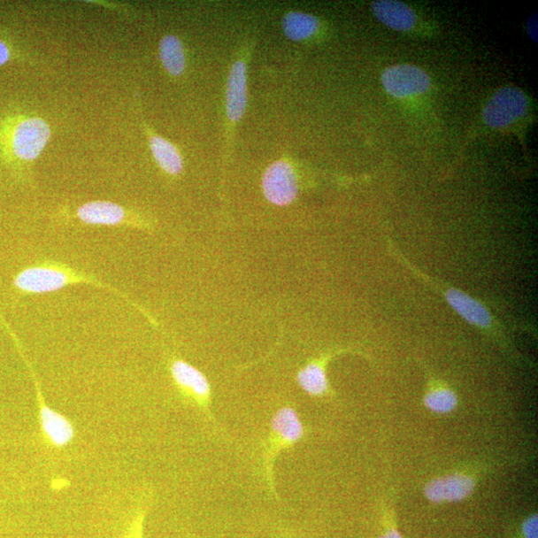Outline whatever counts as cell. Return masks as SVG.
<instances>
[{
	"label": "cell",
	"instance_id": "23",
	"mask_svg": "<svg viewBox=\"0 0 538 538\" xmlns=\"http://www.w3.org/2000/svg\"><path fill=\"white\" fill-rule=\"evenodd\" d=\"M276 538H297L296 535H292L287 529L279 528L276 530Z\"/></svg>",
	"mask_w": 538,
	"mask_h": 538
},
{
	"label": "cell",
	"instance_id": "19",
	"mask_svg": "<svg viewBox=\"0 0 538 538\" xmlns=\"http://www.w3.org/2000/svg\"><path fill=\"white\" fill-rule=\"evenodd\" d=\"M147 511L141 509L130 522L123 538H144V522Z\"/></svg>",
	"mask_w": 538,
	"mask_h": 538
},
{
	"label": "cell",
	"instance_id": "22",
	"mask_svg": "<svg viewBox=\"0 0 538 538\" xmlns=\"http://www.w3.org/2000/svg\"><path fill=\"white\" fill-rule=\"evenodd\" d=\"M10 60V50L7 46L0 41V66L5 65Z\"/></svg>",
	"mask_w": 538,
	"mask_h": 538
},
{
	"label": "cell",
	"instance_id": "5",
	"mask_svg": "<svg viewBox=\"0 0 538 538\" xmlns=\"http://www.w3.org/2000/svg\"><path fill=\"white\" fill-rule=\"evenodd\" d=\"M381 81L386 92L398 99L421 95L428 91L431 86L429 75L421 68L411 65L388 67Z\"/></svg>",
	"mask_w": 538,
	"mask_h": 538
},
{
	"label": "cell",
	"instance_id": "16",
	"mask_svg": "<svg viewBox=\"0 0 538 538\" xmlns=\"http://www.w3.org/2000/svg\"><path fill=\"white\" fill-rule=\"evenodd\" d=\"M150 147L160 167L170 175H179L183 171V159L175 146L160 136L150 140Z\"/></svg>",
	"mask_w": 538,
	"mask_h": 538
},
{
	"label": "cell",
	"instance_id": "2",
	"mask_svg": "<svg viewBox=\"0 0 538 538\" xmlns=\"http://www.w3.org/2000/svg\"><path fill=\"white\" fill-rule=\"evenodd\" d=\"M305 428L296 410L282 407L275 412L271 422V430L264 445L263 461L269 493L280 500L274 480V464L282 450L294 449L303 440Z\"/></svg>",
	"mask_w": 538,
	"mask_h": 538
},
{
	"label": "cell",
	"instance_id": "10",
	"mask_svg": "<svg viewBox=\"0 0 538 538\" xmlns=\"http://www.w3.org/2000/svg\"><path fill=\"white\" fill-rule=\"evenodd\" d=\"M444 295L453 310L472 326L485 330L494 327L492 314L478 300L455 288L447 289Z\"/></svg>",
	"mask_w": 538,
	"mask_h": 538
},
{
	"label": "cell",
	"instance_id": "1",
	"mask_svg": "<svg viewBox=\"0 0 538 538\" xmlns=\"http://www.w3.org/2000/svg\"><path fill=\"white\" fill-rule=\"evenodd\" d=\"M75 284H89V286L113 292V294L126 300L127 303L136 307L138 311L147 316L150 321L155 323L151 316L143 308L133 303L120 290L108 286L95 276L77 271V269L63 264L46 261L43 264L27 267L15 276L13 281V287L27 296L50 294V292H55L68 286H75Z\"/></svg>",
	"mask_w": 538,
	"mask_h": 538
},
{
	"label": "cell",
	"instance_id": "4",
	"mask_svg": "<svg viewBox=\"0 0 538 538\" xmlns=\"http://www.w3.org/2000/svg\"><path fill=\"white\" fill-rule=\"evenodd\" d=\"M170 369L173 381L180 390L200 408L211 423L216 424L211 411V388L208 378L199 369L184 360H173Z\"/></svg>",
	"mask_w": 538,
	"mask_h": 538
},
{
	"label": "cell",
	"instance_id": "13",
	"mask_svg": "<svg viewBox=\"0 0 538 538\" xmlns=\"http://www.w3.org/2000/svg\"><path fill=\"white\" fill-rule=\"evenodd\" d=\"M371 6L376 19L391 29L408 31L416 25V14L405 4L395 0H378Z\"/></svg>",
	"mask_w": 538,
	"mask_h": 538
},
{
	"label": "cell",
	"instance_id": "11",
	"mask_svg": "<svg viewBox=\"0 0 538 538\" xmlns=\"http://www.w3.org/2000/svg\"><path fill=\"white\" fill-rule=\"evenodd\" d=\"M247 65L236 61L229 73L227 87V113L232 121H240L248 104Z\"/></svg>",
	"mask_w": 538,
	"mask_h": 538
},
{
	"label": "cell",
	"instance_id": "14",
	"mask_svg": "<svg viewBox=\"0 0 538 538\" xmlns=\"http://www.w3.org/2000/svg\"><path fill=\"white\" fill-rule=\"evenodd\" d=\"M296 381L299 387L312 397H321L329 390L326 366L320 361L311 362L300 369Z\"/></svg>",
	"mask_w": 538,
	"mask_h": 538
},
{
	"label": "cell",
	"instance_id": "15",
	"mask_svg": "<svg viewBox=\"0 0 538 538\" xmlns=\"http://www.w3.org/2000/svg\"><path fill=\"white\" fill-rule=\"evenodd\" d=\"M319 19L311 14L289 12L282 20L283 33L290 41L302 42L316 34Z\"/></svg>",
	"mask_w": 538,
	"mask_h": 538
},
{
	"label": "cell",
	"instance_id": "8",
	"mask_svg": "<svg viewBox=\"0 0 538 538\" xmlns=\"http://www.w3.org/2000/svg\"><path fill=\"white\" fill-rule=\"evenodd\" d=\"M266 199L278 205H288L296 200L298 192L297 178L291 165L279 161L271 165L263 179Z\"/></svg>",
	"mask_w": 538,
	"mask_h": 538
},
{
	"label": "cell",
	"instance_id": "3",
	"mask_svg": "<svg viewBox=\"0 0 538 538\" xmlns=\"http://www.w3.org/2000/svg\"><path fill=\"white\" fill-rule=\"evenodd\" d=\"M528 99L516 86H504L488 102L482 119L493 129H503L519 121L526 112Z\"/></svg>",
	"mask_w": 538,
	"mask_h": 538
},
{
	"label": "cell",
	"instance_id": "17",
	"mask_svg": "<svg viewBox=\"0 0 538 538\" xmlns=\"http://www.w3.org/2000/svg\"><path fill=\"white\" fill-rule=\"evenodd\" d=\"M160 58L165 70L173 76L183 74L186 58L183 44L175 35L165 36L160 42Z\"/></svg>",
	"mask_w": 538,
	"mask_h": 538
},
{
	"label": "cell",
	"instance_id": "12",
	"mask_svg": "<svg viewBox=\"0 0 538 538\" xmlns=\"http://www.w3.org/2000/svg\"><path fill=\"white\" fill-rule=\"evenodd\" d=\"M77 218L90 226L115 227L126 223L127 212L120 204L94 201L86 203L77 210Z\"/></svg>",
	"mask_w": 538,
	"mask_h": 538
},
{
	"label": "cell",
	"instance_id": "18",
	"mask_svg": "<svg viewBox=\"0 0 538 538\" xmlns=\"http://www.w3.org/2000/svg\"><path fill=\"white\" fill-rule=\"evenodd\" d=\"M425 405L433 412L447 414L457 405V395L449 389L433 390L426 395Z\"/></svg>",
	"mask_w": 538,
	"mask_h": 538
},
{
	"label": "cell",
	"instance_id": "24",
	"mask_svg": "<svg viewBox=\"0 0 538 538\" xmlns=\"http://www.w3.org/2000/svg\"><path fill=\"white\" fill-rule=\"evenodd\" d=\"M380 538H403L402 535L397 532V530L391 529L389 532L385 534L383 536Z\"/></svg>",
	"mask_w": 538,
	"mask_h": 538
},
{
	"label": "cell",
	"instance_id": "7",
	"mask_svg": "<svg viewBox=\"0 0 538 538\" xmlns=\"http://www.w3.org/2000/svg\"><path fill=\"white\" fill-rule=\"evenodd\" d=\"M49 124L41 118H29L20 122L12 134L15 156L25 161H34L43 151L50 138Z\"/></svg>",
	"mask_w": 538,
	"mask_h": 538
},
{
	"label": "cell",
	"instance_id": "9",
	"mask_svg": "<svg viewBox=\"0 0 538 538\" xmlns=\"http://www.w3.org/2000/svg\"><path fill=\"white\" fill-rule=\"evenodd\" d=\"M476 482L465 474H453L434 480L425 488V495L433 503L460 502L471 496Z\"/></svg>",
	"mask_w": 538,
	"mask_h": 538
},
{
	"label": "cell",
	"instance_id": "20",
	"mask_svg": "<svg viewBox=\"0 0 538 538\" xmlns=\"http://www.w3.org/2000/svg\"><path fill=\"white\" fill-rule=\"evenodd\" d=\"M537 516L528 518L522 526L526 538H537Z\"/></svg>",
	"mask_w": 538,
	"mask_h": 538
},
{
	"label": "cell",
	"instance_id": "6",
	"mask_svg": "<svg viewBox=\"0 0 538 538\" xmlns=\"http://www.w3.org/2000/svg\"><path fill=\"white\" fill-rule=\"evenodd\" d=\"M10 334L13 338L15 344H17L23 360L26 361L31 376H33L39 405V416H41L42 428L45 437L49 439L51 444L55 447H65L68 445L69 442L74 438L75 433L73 424H71L65 416L58 413L57 411H54L49 405H47L35 371L33 368H31L29 362L25 357V355H23L21 352L19 339L14 335L13 331H10Z\"/></svg>",
	"mask_w": 538,
	"mask_h": 538
},
{
	"label": "cell",
	"instance_id": "21",
	"mask_svg": "<svg viewBox=\"0 0 538 538\" xmlns=\"http://www.w3.org/2000/svg\"><path fill=\"white\" fill-rule=\"evenodd\" d=\"M526 33L530 39L537 43V13L529 17L526 20Z\"/></svg>",
	"mask_w": 538,
	"mask_h": 538
}]
</instances>
